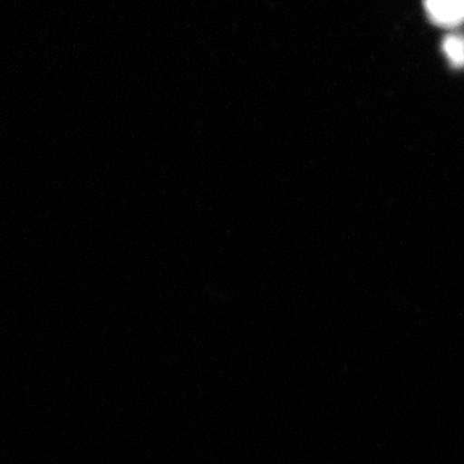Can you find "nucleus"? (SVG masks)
I'll list each match as a JSON object with an SVG mask.
<instances>
[{"label": "nucleus", "mask_w": 464, "mask_h": 464, "mask_svg": "<svg viewBox=\"0 0 464 464\" xmlns=\"http://www.w3.org/2000/svg\"><path fill=\"white\" fill-rule=\"evenodd\" d=\"M427 16L441 27H456L464 23V0H423Z\"/></svg>", "instance_id": "obj_1"}, {"label": "nucleus", "mask_w": 464, "mask_h": 464, "mask_svg": "<svg viewBox=\"0 0 464 464\" xmlns=\"http://www.w3.org/2000/svg\"><path fill=\"white\" fill-rule=\"evenodd\" d=\"M444 51L453 66H464V36L449 35L444 41Z\"/></svg>", "instance_id": "obj_2"}]
</instances>
